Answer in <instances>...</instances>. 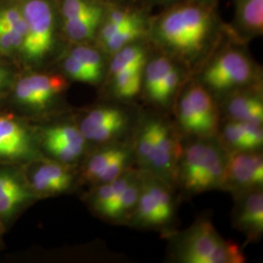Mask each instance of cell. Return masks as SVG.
<instances>
[{"instance_id":"52a82bcc","label":"cell","mask_w":263,"mask_h":263,"mask_svg":"<svg viewBox=\"0 0 263 263\" xmlns=\"http://www.w3.org/2000/svg\"><path fill=\"white\" fill-rule=\"evenodd\" d=\"M34 148L28 129L11 115H0V158H29Z\"/></svg>"},{"instance_id":"e0dca14e","label":"cell","mask_w":263,"mask_h":263,"mask_svg":"<svg viewBox=\"0 0 263 263\" xmlns=\"http://www.w3.org/2000/svg\"><path fill=\"white\" fill-rule=\"evenodd\" d=\"M209 144L197 142L187 147L182 161V181L188 191L195 192L203 169Z\"/></svg>"},{"instance_id":"484cf974","label":"cell","mask_w":263,"mask_h":263,"mask_svg":"<svg viewBox=\"0 0 263 263\" xmlns=\"http://www.w3.org/2000/svg\"><path fill=\"white\" fill-rule=\"evenodd\" d=\"M179 120L183 130L190 134L206 136L204 126L185 93L179 101Z\"/></svg>"},{"instance_id":"9c48e42d","label":"cell","mask_w":263,"mask_h":263,"mask_svg":"<svg viewBox=\"0 0 263 263\" xmlns=\"http://www.w3.org/2000/svg\"><path fill=\"white\" fill-rule=\"evenodd\" d=\"M31 186L40 194H54L70 186L72 177L67 170L55 162H42L32 172Z\"/></svg>"},{"instance_id":"603a6c76","label":"cell","mask_w":263,"mask_h":263,"mask_svg":"<svg viewBox=\"0 0 263 263\" xmlns=\"http://www.w3.org/2000/svg\"><path fill=\"white\" fill-rule=\"evenodd\" d=\"M143 69L144 67L132 68L112 76L113 89L116 96L129 99L138 94L143 83Z\"/></svg>"},{"instance_id":"ffe728a7","label":"cell","mask_w":263,"mask_h":263,"mask_svg":"<svg viewBox=\"0 0 263 263\" xmlns=\"http://www.w3.org/2000/svg\"><path fill=\"white\" fill-rule=\"evenodd\" d=\"M145 26L144 19L140 14L128 25L117 30L111 37L104 42L103 46L108 53L114 54L121 48L132 44L141 38L145 32Z\"/></svg>"},{"instance_id":"d590c367","label":"cell","mask_w":263,"mask_h":263,"mask_svg":"<svg viewBox=\"0 0 263 263\" xmlns=\"http://www.w3.org/2000/svg\"><path fill=\"white\" fill-rule=\"evenodd\" d=\"M44 145L52 155H54L56 158L61 160L62 162H66V163L76 161L83 152L69 145L61 143L59 141L49 140V139H44Z\"/></svg>"},{"instance_id":"836d02e7","label":"cell","mask_w":263,"mask_h":263,"mask_svg":"<svg viewBox=\"0 0 263 263\" xmlns=\"http://www.w3.org/2000/svg\"><path fill=\"white\" fill-rule=\"evenodd\" d=\"M129 159V151L126 148L110 162V164L98 176L95 181L101 183L111 182L112 180L117 179L120 175L125 172V167L127 165V161Z\"/></svg>"},{"instance_id":"8992f818","label":"cell","mask_w":263,"mask_h":263,"mask_svg":"<svg viewBox=\"0 0 263 263\" xmlns=\"http://www.w3.org/2000/svg\"><path fill=\"white\" fill-rule=\"evenodd\" d=\"M127 116L121 109L104 106L91 110L82 120L79 130L85 140L103 142L108 141L125 129Z\"/></svg>"},{"instance_id":"3957f363","label":"cell","mask_w":263,"mask_h":263,"mask_svg":"<svg viewBox=\"0 0 263 263\" xmlns=\"http://www.w3.org/2000/svg\"><path fill=\"white\" fill-rule=\"evenodd\" d=\"M27 23V33L22 51L28 60H41L54 43L55 22L47 0H28L22 7Z\"/></svg>"},{"instance_id":"8fae6325","label":"cell","mask_w":263,"mask_h":263,"mask_svg":"<svg viewBox=\"0 0 263 263\" xmlns=\"http://www.w3.org/2000/svg\"><path fill=\"white\" fill-rule=\"evenodd\" d=\"M185 94L204 126L206 136L214 134L218 124V113L210 92L201 85H193L188 88Z\"/></svg>"},{"instance_id":"44dd1931","label":"cell","mask_w":263,"mask_h":263,"mask_svg":"<svg viewBox=\"0 0 263 263\" xmlns=\"http://www.w3.org/2000/svg\"><path fill=\"white\" fill-rule=\"evenodd\" d=\"M137 206V220L146 226H161L170 218L161 210L159 204L151 192L144 187L140 191Z\"/></svg>"},{"instance_id":"d4e9b609","label":"cell","mask_w":263,"mask_h":263,"mask_svg":"<svg viewBox=\"0 0 263 263\" xmlns=\"http://www.w3.org/2000/svg\"><path fill=\"white\" fill-rule=\"evenodd\" d=\"M70 56L76 59L85 68L94 76L97 82L100 81L104 71V60L99 51L89 46H78L74 48Z\"/></svg>"},{"instance_id":"7a4b0ae2","label":"cell","mask_w":263,"mask_h":263,"mask_svg":"<svg viewBox=\"0 0 263 263\" xmlns=\"http://www.w3.org/2000/svg\"><path fill=\"white\" fill-rule=\"evenodd\" d=\"M180 259L188 263H240L244 255L235 244L228 243L208 221L193 227L179 251Z\"/></svg>"},{"instance_id":"5bb4252c","label":"cell","mask_w":263,"mask_h":263,"mask_svg":"<svg viewBox=\"0 0 263 263\" xmlns=\"http://www.w3.org/2000/svg\"><path fill=\"white\" fill-rule=\"evenodd\" d=\"M235 24L248 35L263 31V0H235Z\"/></svg>"},{"instance_id":"f1b7e54d","label":"cell","mask_w":263,"mask_h":263,"mask_svg":"<svg viewBox=\"0 0 263 263\" xmlns=\"http://www.w3.org/2000/svg\"><path fill=\"white\" fill-rule=\"evenodd\" d=\"M140 191L141 187L138 181L132 179L131 182L124 189L120 198L118 199V202L113 210L111 218H120L135 207L139 199Z\"/></svg>"},{"instance_id":"7c38bea8","label":"cell","mask_w":263,"mask_h":263,"mask_svg":"<svg viewBox=\"0 0 263 263\" xmlns=\"http://www.w3.org/2000/svg\"><path fill=\"white\" fill-rule=\"evenodd\" d=\"M237 226L250 236H258L263 230V195L250 193L241 204L237 215Z\"/></svg>"},{"instance_id":"8d00e7d4","label":"cell","mask_w":263,"mask_h":263,"mask_svg":"<svg viewBox=\"0 0 263 263\" xmlns=\"http://www.w3.org/2000/svg\"><path fill=\"white\" fill-rule=\"evenodd\" d=\"M64 68L67 76L76 81L84 83H97V80L95 79L94 76H92L76 59L70 55L65 60Z\"/></svg>"},{"instance_id":"277c9868","label":"cell","mask_w":263,"mask_h":263,"mask_svg":"<svg viewBox=\"0 0 263 263\" xmlns=\"http://www.w3.org/2000/svg\"><path fill=\"white\" fill-rule=\"evenodd\" d=\"M254 76V66L244 52L228 49L207 66L202 80L216 92H227L250 83Z\"/></svg>"},{"instance_id":"83f0119b","label":"cell","mask_w":263,"mask_h":263,"mask_svg":"<svg viewBox=\"0 0 263 263\" xmlns=\"http://www.w3.org/2000/svg\"><path fill=\"white\" fill-rule=\"evenodd\" d=\"M155 146V121L147 123L141 130L138 145L137 153L142 165L149 166L151 156Z\"/></svg>"},{"instance_id":"f546056e","label":"cell","mask_w":263,"mask_h":263,"mask_svg":"<svg viewBox=\"0 0 263 263\" xmlns=\"http://www.w3.org/2000/svg\"><path fill=\"white\" fill-rule=\"evenodd\" d=\"M226 142L237 151H254L252 142L246 136L240 122L233 121L228 123L223 131Z\"/></svg>"},{"instance_id":"4fadbf2b","label":"cell","mask_w":263,"mask_h":263,"mask_svg":"<svg viewBox=\"0 0 263 263\" xmlns=\"http://www.w3.org/2000/svg\"><path fill=\"white\" fill-rule=\"evenodd\" d=\"M227 112L234 121L261 125L263 104L257 96L242 93L232 97L227 103Z\"/></svg>"},{"instance_id":"1f68e13d","label":"cell","mask_w":263,"mask_h":263,"mask_svg":"<svg viewBox=\"0 0 263 263\" xmlns=\"http://www.w3.org/2000/svg\"><path fill=\"white\" fill-rule=\"evenodd\" d=\"M102 6L94 0H64L62 14L65 21L73 20Z\"/></svg>"},{"instance_id":"9a60e30c","label":"cell","mask_w":263,"mask_h":263,"mask_svg":"<svg viewBox=\"0 0 263 263\" xmlns=\"http://www.w3.org/2000/svg\"><path fill=\"white\" fill-rule=\"evenodd\" d=\"M29 198L24 184L8 173L0 172V216H8Z\"/></svg>"},{"instance_id":"e575fe53","label":"cell","mask_w":263,"mask_h":263,"mask_svg":"<svg viewBox=\"0 0 263 263\" xmlns=\"http://www.w3.org/2000/svg\"><path fill=\"white\" fill-rule=\"evenodd\" d=\"M0 28H15L25 36L27 33V23L22 9L7 7L0 10Z\"/></svg>"},{"instance_id":"4dcf8cb0","label":"cell","mask_w":263,"mask_h":263,"mask_svg":"<svg viewBox=\"0 0 263 263\" xmlns=\"http://www.w3.org/2000/svg\"><path fill=\"white\" fill-rule=\"evenodd\" d=\"M180 74L179 69L174 66L169 71V73L163 79L157 88L155 94L151 98L152 101L160 104H166L169 101L171 96L179 86Z\"/></svg>"},{"instance_id":"ac0fdd59","label":"cell","mask_w":263,"mask_h":263,"mask_svg":"<svg viewBox=\"0 0 263 263\" xmlns=\"http://www.w3.org/2000/svg\"><path fill=\"white\" fill-rule=\"evenodd\" d=\"M226 164L216 147L209 144L207 155L200 178L198 180L197 192L205 191L224 182Z\"/></svg>"},{"instance_id":"74e56055","label":"cell","mask_w":263,"mask_h":263,"mask_svg":"<svg viewBox=\"0 0 263 263\" xmlns=\"http://www.w3.org/2000/svg\"><path fill=\"white\" fill-rule=\"evenodd\" d=\"M5 83V71L0 67V90Z\"/></svg>"},{"instance_id":"cb8c5ba5","label":"cell","mask_w":263,"mask_h":263,"mask_svg":"<svg viewBox=\"0 0 263 263\" xmlns=\"http://www.w3.org/2000/svg\"><path fill=\"white\" fill-rule=\"evenodd\" d=\"M44 139L59 141L79 151H84L85 138L79 129L71 125H61L47 129Z\"/></svg>"},{"instance_id":"6da1fadb","label":"cell","mask_w":263,"mask_h":263,"mask_svg":"<svg viewBox=\"0 0 263 263\" xmlns=\"http://www.w3.org/2000/svg\"><path fill=\"white\" fill-rule=\"evenodd\" d=\"M213 10L199 3H183L167 10L153 24V35L161 45L180 57L201 53L216 29Z\"/></svg>"},{"instance_id":"4316f807","label":"cell","mask_w":263,"mask_h":263,"mask_svg":"<svg viewBox=\"0 0 263 263\" xmlns=\"http://www.w3.org/2000/svg\"><path fill=\"white\" fill-rule=\"evenodd\" d=\"M123 149V147L111 146L105 148L104 151L97 152L87 163L85 170V177L92 181H95L98 176L110 164L111 161L115 159L122 152Z\"/></svg>"},{"instance_id":"d6a6232c","label":"cell","mask_w":263,"mask_h":263,"mask_svg":"<svg viewBox=\"0 0 263 263\" xmlns=\"http://www.w3.org/2000/svg\"><path fill=\"white\" fill-rule=\"evenodd\" d=\"M24 38V34L15 28H0V54L8 56L21 50Z\"/></svg>"},{"instance_id":"5b68a950","label":"cell","mask_w":263,"mask_h":263,"mask_svg":"<svg viewBox=\"0 0 263 263\" xmlns=\"http://www.w3.org/2000/svg\"><path fill=\"white\" fill-rule=\"evenodd\" d=\"M66 81L56 74H33L21 79L15 89V97L20 104L41 108L61 94Z\"/></svg>"},{"instance_id":"2e32d148","label":"cell","mask_w":263,"mask_h":263,"mask_svg":"<svg viewBox=\"0 0 263 263\" xmlns=\"http://www.w3.org/2000/svg\"><path fill=\"white\" fill-rule=\"evenodd\" d=\"M103 6L73 20L65 21V32L67 37L72 41H85L94 37L104 19Z\"/></svg>"},{"instance_id":"d6986e66","label":"cell","mask_w":263,"mask_h":263,"mask_svg":"<svg viewBox=\"0 0 263 263\" xmlns=\"http://www.w3.org/2000/svg\"><path fill=\"white\" fill-rule=\"evenodd\" d=\"M110 64V73L114 76L122 71L144 67L146 64V53L144 48L132 43L115 52Z\"/></svg>"},{"instance_id":"30bf717a","label":"cell","mask_w":263,"mask_h":263,"mask_svg":"<svg viewBox=\"0 0 263 263\" xmlns=\"http://www.w3.org/2000/svg\"><path fill=\"white\" fill-rule=\"evenodd\" d=\"M179 157L178 142L164 123L155 121V146L149 167L170 175Z\"/></svg>"},{"instance_id":"7402d4cb","label":"cell","mask_w":263,"mask_h":263,"mask_svg":"<svg viewBox=\"0 0 263 263\" xmlns=\"http://www.w3.org/2000/svg\"><path fill=\"white\" fill-rule=\"evenodd\" d=\"M174 66L172 61L167 57H158L145 64L143 69V84L151 99Z\"/></svg>"},{"instance_id":"ba28073f","label":"cell","mask_w":263,"mask_h":263,"mask_svg":"<svg viewBox=\"0 0 263 263\" xmlns=\"http://www.w3.org/2000/svg\"><path fill=\"white\" fill-rule=\"evenodd\" d=\"M226 179L239 187H254L262 184L261 155L250 151H237L230 154L226 165L224 181Z\"/></svg>"}]
</instances>
